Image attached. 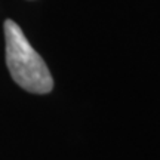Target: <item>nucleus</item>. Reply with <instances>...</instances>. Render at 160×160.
<instances>
[{
  "instance_id": "f257e3e1",
  "label": "nucleus",
  "mask_w": 160,
  "mask_h": 160,
  "mask_svg": "<svg viewBox=\"0 0 160 160\" xmlns=\"http://www.w3.org/2000/svg\"><path fill=\"white\" fill-rule=\"evenodd\" d=\"M6 64L13 82L31 93H49L53 79L43 58L33 49L15 21H5Z\"/></svg>"
}]
</instances>
